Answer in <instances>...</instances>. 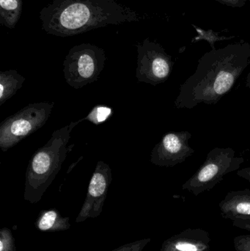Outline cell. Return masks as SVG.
<instances>
[{"mask_svg": "<svg viewBox=\"0 0 250 251\" xmlns=\"http://www.w3.org/2000/svg\"><path fill=\"white\" fill-rule=\"evenodd\" d=\"M250 64V44L240 41L212 49L179 88L175 107L191 109L215 104L228 94Z\"/></svg>", "mask_w": 250, "mask_h": 251, "instance_id": "1", "label": "cell"}, {"mask_svg": "<svg viewBox=\"0 0 250 251\" xmlns=\"http://www.w3.org/2000/svg\"><path fill=\"white\" fill-rule=\"evenodd\" d=\"M40 19L47 33L68 37L108 25L138 22L139 16L115 0H53L41 10Z\"/></svg>", "mask_w": 250, "mask_h": 251, "instance_id": "2", "label": "cell"}, {"mask_svg": "<svg viewBox=\"0 0 250 251\" xmlns=\"http://www.w3.org/2000/svg\"><path fill=\"white\" fill-rule=\"evenodd\" d=\"M85 119L56 130L43 147L38 149L29 160L26 171L23 199L36 203L52 184L60 172L70 148L67 147L72 130Z\"/></svg>", "mask_w": 250, "mask_h": 251, "instance_id": "3", "label": "cell"}, {"mask_svg": "<svg viewBox=\"0 0 250 251\" xmlns=\"http://www.w3.org/2000/svg\"><path fill=\"white\" fill-rule=\"evenodd\" d=\"M245 158L238 156L232 148L211 149L201 168L182 185V190L198 196L210 191L227 174L241 169Z\"/></svg>", "mask_w": 250, "mask_h": 251, "instance_id": "4", "label": "cell"}, {"mask_svg": "<svg viewBox=\"0 0 250 251\" xmlns=\"http://www.w3.org/2000/svg\"><path fill=\"white\" fill-rule=\"evenodd\" d=\"M106 53L91 44L75 46L69 50L63 63L66 82L74 89H80L98 80L105 66Z\"/></svg>", "mask_w": 250, "mask_h": 251, "instance_id": "5", "label": "cell"}, {"mask_svg": "<svg viewBox=\"0 0 250 251\" xmlns=\"http://www.w3.org/2000/svg\"><path fill=\"white\" fill-rule=\"evenodd\" d=\"M49 101L32 103L4 119L0 125V148L7 151L44 126L54 108Z\"/></svg>", "mask_w": 250, "mask_h": 251, "instance_id": "6", "label": "cell"}, {"mask_svg": "<svg viewBox=\"0 0 250 251\" xmlns=\"http://www.w3.org/2000/svg\"><path fill=\"white\" fill-rule=\"evenodd\" d=\"M137 68L136 78L139 82L149 85H159L170 77L173 70V62L160 44L144 40L136 45Z\"/></svg>", "mask_w": 250, "mask_h": 251, "instance_id": "7", "label": "cell"}, {"mask_svg": "<svg viewBox=\"0 0 250 251\" xmlns=\"http://www.w3.org/2000/svg\"><path fill=\"white\" fill-rule=\"evenodd\" d=\"M112 181L113 175L110 165L103 161H98L91 177L85 202L75 221L76 223L80 224L89 218L100 216Z\"/></svg>", "mask_w": 250, "mask_h": 251, "instance_id": "8", "label": "cell"}, {"mask_svg": "<svg viewBox=\"0 0 250 251\" xmlns=\"http://www.w3.org/2000/svg\"><path fill=\"white\" fill-rule=\"evenodd\" d=\"M192 134L187 131L167 133L156 145L151 153V162L159 167H174L195 153L189 141Z\"/></svg>", "mask_w": 250, "mask_h": 251, "instance_id": "9", "label": "cell"}, {"mask_svg": "<svg viewBox=\"0 0 250 251\" xmlns=\"http://www.w3.org/2000/svg\"><path fill=\"white\" fill-rule=\"evenodd\" d=\"M209 234L201 228H187L166 240L161 251H210Z\"/></svg>", "mask_w": 250, "mask_h": 251, "instance_id": "10", "label": "cell"}, {"mask_svg": "<svg viewBox=\"0 0 250 251\" xmlns=\"http://www.w3.org/2000/svg\"><path fill=\"white\" fill-rule=\"evenodd\" d=\"M219 207L222 216L226 219H250V189L229 192Z\"/></svg>", "mask_w": 250, "mask_h": 251, "instance_id": "11", "label": "cell"}, {"mask_svg": "<svg viewBox=\"0 0 250 251\" xmlns=\"http://www.w3.org/2000/svg\"><path fill=\"white\" fill-rule=\"evenodd\" d=\"M38 231L42 232H58L70 229V218L62 216L56 209L41 211L35 223Z\"/></svg>", "mask_w": 250, "mask_h": 251, "instance_id": "12", "label": "cell"}, {"mask_svg": "<svg viewBox=\"0 0 250 251\" xmlns=\"http://www.w3.org/2000/svg\"><path fill=\"white\" fill-rule=\"evenodd\" d=\"M25 79L16 70L0 72V106L12 98L22 88Z\"/></svg>", "mask_w": 250, "mask_h": 251, "instance_id": "13", "label": "cell"}, {"mask_svg": "<svg viewBox=\"0 0 250 251\" xmlns=\"http://www.w3.org/2000/svg\"><path fill=\"white\" fill-rule=\"evenodd\" d=\"M23 8L22 0H0V24L14 29Z\"/></svg>", "mask_w": 250, "mask_h": 251, "instance_id": "14", "label": "cell"}, {"mask_svg": "<svg viewBox=\"0 0 250 251\" xmlns=\"http://www.w3.org/2000/svg\"><path fill=\"white\" fill-rule=\"evenodd\" d=\"M113 115V110L110 107L105 106H96L90 112L88 116L84 118L85 120H88L95 125H99L104 123Z\"/></svg>", "mask_w": 250, "mask_h": 251, "instance_id": "15", "label": "cell"}, {"mask_svg": "<svg viewBox=\"0 0 250 251\" xmlns=\"http://www.w3.org/2000/svg\"><path fill=\"white\" fill-rule=\"evenodd\" d=\"M0 251H16L13 233L6 227L0 230Z\"/></svg>", "mask_w": 250, "mask_h": 251, "instance_id": "16", "label": "cell"}, {"mask_svg": "<svg viewBox=\"0 0 250 251\" xmlns=\"http://www.w3.org/2000/svg\"><path fill=\"white\" fill-rule=\"evenodd\" d=\"M151 241V238L142 239L123 245L111 251H143Z\"/></svg>", "mask_w": 250, "mask_h": 251, "instance_id": "17", "label": "cell"}, {"mask_svg": "<svg viewBox=\"0 0 250 251\" xmlns=\"http://www.w3.org/2000/svg\"><path fill=\"white\" fill-rule=\"evenodd\" d=\"M196 31L199 33V36L196 37L195 39L206 40L207 41H208V42L211 44L212 49H214V43H215L216 41H220V40L221 41V40L227 39L226 37L218 36L217 34L214 33V32H211V31H206V32H205V31L200 29L198 27H196Z\"/></svg>", "mask_w": 250, "mask_h": 251, "instance_id": "18", "label": "cell"}, {"mask_svg": "<svg viewBox=\"0 0 250 251\" xmlns=\"http://www.w3.org/2000/svg\"><path fill=\"white\" fill-rule=\"evenodd\" d=\"M233 245L236 251H250V234L235 237Z\"/></svg>", "mask_w": 250, "mask_h": 251, "instance_id": "19", "label": "cell"}, {"mask_svg": "<svg viewBox=\"0 0 250 251\" xmlns=\"http://www.w3.org/2000/svg\"><path fill=\"white\" fill-rule=\"evenodd\" d=\"M231 221L233 226L250 232V219H236Z\"/></svg>", "mask_w": 250, "mask_h": 251, "instance_id": "20", "label": "cell"}, {"mask_svg": "<svg viewBox=\"0 0 250 251\" xmlns=\"http://www.w3.org/2000/svg\"><path fill=\"white\" fill-rule=\"evenodd\" d=\"M216 1L231 7H242L245 4L244 0H216Z\"/></svg>", "mask_w": 250, "mask_h": 251, "instance_id": "21", "label": "cell"}, {"mask_svg": "<svg viewBox=\"0 0 250 251\" xmlns=\"http://www.w3.org/2000/svg\"><path fill=\"white\" fill-rule=\"evenodd\" d=\"M237 176L244 179L248 180L250 181V166L247 168H241L239 171L236 172Z\"/></svg>", "mask_w": 250, "mask_h": 251, "instance_id": "22", "label": "cell"}, {"mask_svg": "<svg viewBox=\"0 0 250 251\" xmlns=\"http://www.w3.org/2000/svg\"><path fill=\"white\" fill-rule=\"evenodd\" d=\"M245 86H246V88H250V72L248 74V76H247Z\"/></svg>", "mask_w": 250, "mask_h": 251, "instance_id": "23", "label": "cell"}]
</instances>
